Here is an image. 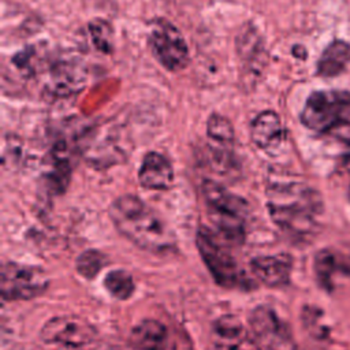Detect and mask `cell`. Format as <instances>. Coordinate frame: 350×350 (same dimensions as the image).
<instances>
[{
	"label": "cell",
	"instance_id": "obj_1",
	"mask_svg": "<svg viewBox=\"0 0 350 350\" xmlns=\"http://www.w3.org/2000/svg\"><path fill=\"white\" fill-rule=\"evenodd\" d=\"M267 206L275 224L288 235L306 239L319 228L320 194L302 182L275 180L267 189Z\"/></svg>",
	"mask_w": 350,
	"mask_h": 350
},
{
	"label": "cell",
	"instance_id": "obj_12",
	"mask_svg": "<svg viewBox=\"0 0 350 350\" xmlns=\"http://www.w3.org/2000/svg\"><path fill=\"white\" fill-rule=\"evenodd\" d=\"M85 79V67L79 60L59 59L49 70L46 88L53 96H67L78 92Z\"/></svg>",
	"mask_w": 350,
	"mask_h": 350
},
{
	"label": "cell",
	"instance_id": "obj_22",
	"mask_svg": "<svg viewBox=\"0 0 350 350\" xmlns=\"http://www.w3.org/2000/svg\"><path fill=\"white\" fill-rule=\"evenodd\" d=\"M105 288L118 299H127L134 293L133 276L123 269L111 271L104 279Z\"/></svg>",
	"mask_w": 350,
	"mask_h": 350
},
{
	"label": "cell",
	"instance_id": "obj_3",
	"mask_svg": "<svg viewBox=\"0 0 350 350\" xmlns=\"http://www.w3.org/2000/svg\"><path fill=\"white\" fill-rule=\"evenodd\" d=\"M202 196L211 221L227 241L241 243L246 232L247 204L213 180L202 183Z\"/></svg>",
	"mask_w": 350,
	"mask_h": 350
},
{
	"label": "cell",
	"instance_id": "obj_19",
	"mask_svg": "<svg viewBox=\"0 0 350 350\" xmlns=\"http://www.w3.org/2000/svg\"><path fill=\"white\" fill-rule=\"evenodd\" d=\"M238 53L245 68L252 72H260L265 63V51L260 37L253 29H247L246 33L238 38Z\"/></svg>",
	"mask_w": 350,
	"mask_h": 350
},
{
	"label": "cell",
	"instance_id": "obj_11",
	"mask_svg": "<svg viewBox=\"0 0 350 350\" xmlns=\"http://www.w3.org/2000/svg\"><path fill=\"white\" fill-rule=\"evenodd\" d=\"M301 320L305 331L321 350H347L346 343L336 335L334 324L320 308L305 305L301 313Z\"/></svg>",
	"mask_w": 350,
	"mask_h": 350
},
{
	"label": "cell",
	"instance_id": "obj_20",
	"mask_svg": "<svg viewBox=\"0 0 350 350\" xmlns=\"http://www.w3.org/2000/svg\"><path fill=\"white\" fill-rule=\"evenodd\" d=\"M314 272L319 284L331 291L334 287V278L338 272V261L332 252L320 250L314 257Z\"/></svg>",
	"mask_w": 350,
	"mask_h": 350
},
{
	"label": "cell",
	"instance_id": "obj_16",
	"mask_svg": "<svg viewBox=\"0 0 350 350\" xmlns=\"http://www.w3.org/2000/svg\"><path fill=\"white\" fill-rule=\"evenodd\" d=\"M252 141L264 150L279 148L284 141V127L273 111L260 112L250 124Z\"/></svg>",
	"mask_w": 350,
	"mask_h": 350
},
{
	"label": "cell",
	"instance_id": "obj_18",
	"mask_svg": "<svg viewBox=\"0 0 350 350\" xmlns=\"http://www.w3.org/2000/svg\"><path fill=\"white\" fill-rule=\"evenodd\" d=\"M350 63V44L343 40L332 41L317 62V74L324 78L336 77Z\"/></svg>",
	"mask_w": 350,
	"mask_h": 350
},
{
	"label": "cell",
	"instance_id": "obj_7",
	"mask_svg": "<svg viewBox=\"0 0 350 350\" xmlns=\"http://www.w3.org/2000/svg\"><path fill=\"white\" fill-rule=\"evenodd\" d=\"M41 338L46 343L62 345L75 350H92L98 345L96 329L86 321L74 316H57L48 320Z\"/></svg>",
	"mask_w": 350,
	"mask_h": 350
},
{
	"label": "cell",
	"instance_id": "obj_23",
	"mask_svg": "<svg viewBox=\"0 0 350 350\" xmlns=\"http://www.w3.org/2000/svg\"><path fill=\"white\" fill-rule=\"evenodd\" d=\"M107 264V258L101 252L86 250L77 260L78 272L88 279H93Z\"/></svg>",
	"mask_w": 350,
	"mask_h": 350
},
{
	"label": "cell",
	"instance_id": "obj_26",
	"mask_svg": "<svg viewBox=\"0 0 350 350\" xmlns=\"http://www.w3.org/2000/svg\"><path fill=\"white\" fill-rule=\"evenodd\" d=\"M108 350H119L118 347H111V349H108Z\"/></svg>",
	"mask_w": 350,
	"mask_h": 350
},
{
	"label": "cell",
	"instance_id": "obj_24",
	"mask_svg": "<svg viewBox=\"0 0 350 350\" xmlns=\"http://www.w3.org/2000/svg\"><path fill=\"white\" fill-rule=\"evenodd\" d=\"M89 31L94 46L104 53L112 51V29L108 22L103 19H94L89 23Z\"/></svg>",
	"mask_w": 350,
	"mask_h": 350
},
{
	"label": "cell",
	"instance_id": "obj_5",
	"mask_svg": "<svg viewBox=\"0 0 350 350\" xmlns=\"http://www.w3.org/2000/svg\"><path fill=\"white\" fill-rule=\"evenodd\" d=\"M350 116V92H313L304 105L301 122L316 133H327Z\"/></svg>",
	"mask_w": 350,
	"mask_h": 350
},
{
	"label": "cell",
	"instance_id": "obj_10",
	"mask_svg": "<svg viewBox=\"0 0 350 350\" xmlns=\"http://www.w3.org/2000/svg\"><path fill=\"white\" fill-rule=\"evenodd\" d=\"M212 342L216 350H261L253 331L235 316H221L212 325Z\"/></svg>",
	"mask_w": 350,
	"mask_h": 350
},
{
	"label": "cell",
	"instance_id": "obj_13",
	"mask_svg": "<svg viewBox=\"0 0 350 350\" xmlns=\"http://www.w3.org/2000/svg\"><path fill=\"white\" fill-rule=\"evenodd\" d=\"M97 133L101 138L98 139L96 134H92V141L88 148H85V156L90 164L96 167H107L119 163L126 157L120 144V135L116 130L108 129L104 131L98 130Z\"/></svg>",
	"mask_w": 350,
	"mask_h": 350
},
{
	"label": "cell",
	"instance_id": "obj_14",
	"mask_svg": "<svg viewBox=\"0 0 350 350\" xmlns=\"http://www.w3.org/2000/svg\"><path fill=\"white\" fill-rule=\"evenodd\" d=\"M174 168L167 157L157 152L145 154L138 171V180L149 190H167L174 185Z\"/></svg>",
	"mask_w": 350,
	"mask_h": 350
},
{
	"label": "cell",
	"instance_id": "obj_15",
	"mask_svg": "<svg viewBox=\"0 0 350 350\" xmlns=\"http://www.w3.org/2000/svg\"><path fill=\"white\" fill-rule=\"evenodd\" d=\"M254 276L264 284L276 287L287 284L293 269V258L288 254L260 256L250 261Z\"/></svg>",
	"mask_w": 350,
	"mask_h": 350
},
{
	"label": "cell",
	"instance_id": "obj_2",
	"mask_svg": "<svg viewBox=\"0 0 350 350\" xmlns=\"http://www.w3.org/2000/svg\"><path fill=\"white\" fill-rule=\"evenodd\" d=\"M109 217L118 231L141 249L167 253L176 247V237L149 205L135 196H120L109 206Z\"/></svg>",
	"mask_w": 350,
	"mask_h": 350
},
{
	"label": "cell",
	"instance_id": "obj_25",
	"mask_svg": "<svg viewBox=\"0 0 350 350\" xmlns=\"http://www.w3.org/2000/svg\"><path fill=\"white\" fill-rule=\"evenodd\" d=\"M343 163L347 168H350V139L346 141V148H345V154H343Z\"/></svg>",
	"mask_w": 350,
	"mask_h": 350
},
{
	"label": "cell",
	"instance_id": "obj_21",
	"mask_svg": "<svg viewBox=\"0 0 350 350\" xmlns=\"http://www.w3.org/2000/svg\"><path fill=\"white\" fill-rule=\"evenodd\" d=\"M206 134L219 146L228 148L234 142V127L231 122L219 113H212L206 120Z\"/></svg>",
	"mask_w": 350,
	"mask_h": 350
},
{
	"label": "cell",
	"instance_id": "obj_6",
	"mask_svg": "<svg viewBox=\"0 0 350 350\" xmlns=\"http://www.w3.org/2000/svg\"><path fill=\"white\" fill-rule=\"evenodd\" d=\"M149 45L156 60L168 71H180L189 63V48L180 30L164 18L149 26Z\"/></svg>",
	"mask_w": 350,
	"mask_h": 350
},
{
	"label": "cell",
	"instance_id": "obj_8",
	"mask_svg": "<svg viewBox=\"0 0 350 350\" xmlns=\"http://www.w3.org/2000/svg\"><path fill=\"white\" fill-rule=\"evenodd\" d=\"M48 283L45 272L36 267L5 262L1 268V297L8 301L38 297Z\"/></svg>",
	"mask_w": 350,
	"mask_h": 350
},
{
	"label": "cell",
	"instance_id": "obj_17",
	"mask_svg": "<svg viewBox=\"0 0 350 350\" xmlns=\"http://www.w3.org/2000/svg\"><path fill=\"white\" fill-rule=\"evenodd\" d=\"M167 343V328L157 320H142L130 334V345L133 350H165Z\"/></svg>",
	"mask_w": 350,
	"mask_h": 350
},
{
	"label": "cell",
	"instance_id": "obj_27",
	"mask_svg": "<svg viewBox=\"0 0 350 350\" xmlns=\"http://www.w3.org/2000/svg\"><path fill=\"white\" fill-rule=\"evenodd\" d=\"M349 194H350V191H349Z\"/></svg>",
	"mask_w": 350,
	"mask_h": 350
},
{
	"label": "cell",
	"instance_id": "obj_9",
	"mask_svg": "<svg viewBox=\"0 0 350 350\" xmlns=\"http://www.w3.org/2000/svg\"><path fill=\"white\" fill-rule=\"evenodd\" d=\"M249 321L256 339L265 350H298L290 327L272 308L257 306Z\"/></svg>",
	"mask_w": 350,
	"mask_h": 350
},
{
	"label": "cell",
	"instance_id": "obj_4",
	"mask_svg": "<svg viewBox=\"0 0 350 350\" xmlns=\"http://www.w3.org/2000/svg\"><path fill=\"white\" fill-rule=\"evenodd\" d=\"M196 243L206 268L217 284L232 288L245 287L250 283L234 256L213 231L206 227H200Z\"/></svg>",
	"mask_w": 350,
	"mask_h": 350
}]
</instances>
